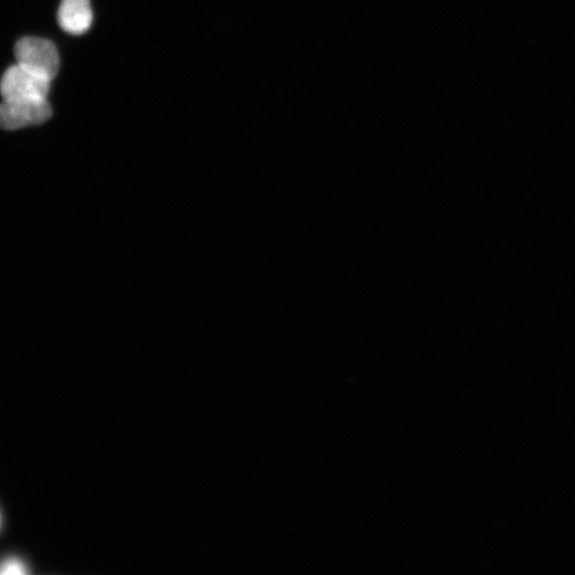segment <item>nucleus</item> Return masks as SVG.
Masks as SVG:
<instances>
[{"label": "nucleus", "instance_id": "4", "mask_svg": "<svg viewBox=\"0 0 575 575\" xmlns=\"http://www.w3.org/2000/svg\"><path fill=\"white\" fill-rule=\"evenodd\" d=\"M58 22L68 34L74 36L85 34L93 22L90 0H62L58 11Z\"/></svg>", "mask_w": 575, "mask_h": 575}, {"label": "nucleus", "instance_id": "3", "mask_svg": "<svg viewBox=\"0 0 575 575\" xmlns=\"http://www.w3.org/2000/svg\"><path fill=\"white\" fill-rule=\"evenodd\" d=\"M53 110L47 100L4 101L0 104V128L16 130L40 125L51 119Z\"/></svg>", "mask_w": 575, "mask_h": 575}, {"label": "nucleus", "instance_id": "1", "mask_svg": "<svg viewBox=\"0 0 575 575\" xmlns=\"http://www.w3.org/2000/svg\"><path fill=\"white\" fill-rule=\"evenodd\" d=\"M14 54L21 67L49 81L59 72L60 57L52 41L34 37L23 38L16 43Z\"/></svg>", "mask_w": 575, "mask_h": 575}, {"label": "nucleus", "instance_id": "2", "mask_svg": "<svg viewBox=\"0 0 575 575\" xmlns=\"http://www.w3.org/2000/svg\"><path fill=\"white\" fill-rule=\"evenodd\" d=\"M51 82L15 64L0 80V94L4 101L46 100Z\"/></svg>", "mask_w": 575, "mask_h": 575}, {"label": "nucleus", "instance_id": "6", "mask_svg": "<svg viewBox=\"0 0 575 575\" xmlns=\"http://www.w3.org/2000/svg\"><path fill=\"white\" fill-rule=\"evenodd\" d=\"M0 522H2V519H0Z\"/></svg>", "mask_w": 575, "mask_h": 575}, {"label": "nucleus", "instance_id": "5", "mask_svg": "<svg viewBox=\"0 0 575 575\" xmlns=\"http://www.w3.org/2000/svg\"><path fill=\"white\" fill-rule=\"evenodd\" d=\"M27 573L28 572H27L25 565L21 561L16 560V558H10V560H7L2 565H0V574L21 575V574H27Z\"/></svg>", "mask_w": 575, "mask_h": 575}]
</instances>
